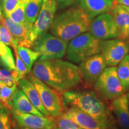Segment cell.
<instances>
[{"label": "cell", "instance_id": "ba28073f", "mask_svg": "<svg viewBox=\"0 0 129 129\" xmlns=\"http://www.w3.org/2000/svg\"><path fill=\"white\" fill-rule=\"evenodd\" d=\"M57 8L56 0H43V4L39 15L32 26L30 41L34 45L35 41L50 28Z\"/></svg>", "mask_w": 129, "mask_h": 129}, {"label": "cell", "instance_id": "9c48e42d", "mask_svg": "<svg viewBox=\"0 0 129 129\" xmlns=\"http://www.w3.org/2000/svg\"><path fill=\"white\" fill-rule=\"evenodd\" d=\"M88 32L94 38L103 41L119 36L117 24L109 12L100 14L92 19Z\"/></svg>", "mask_w": 129, "mask_h": 129}, {"label": "cell", "instance_id": "4316f807", "mask_svg": "<svg viewBox=\"0 0 129 129\" xmlns=\"http://www.w3.org/2000/svg\"><path fill=\"white\" fill-rule=\"evenodd\" d=\"M26 7V6H25V5H19L6 17H9L11 20L16 23L21 24L25 23Z\"/></svg>", "mask_w": 129, "mask_h": 129}, {"label": "cell", "instance_id": "9a60e30c", "mask_svg": "<svg viewBox=\"0 0 129 129\" xmlns=\"http://www.w3.org/2000/svg\"><path fill=\"white\" fill-rule=\"evenodd\" d=\"M109 13L117 24L119 36L118 38L125 40L129 36V14L120 4L114 0Z\"/></svg>", "mask_w": 129, "mask_h": 129}, {"label": "cell", "instance_id": "ab89813d", "mask_svg": "<svg viewBox=\"0 0 129 129\" xmlns=\"http://www.w3.org/2000/svg\"><path fill=\"white\" fill-rule=\"evenodd\" d=\"M126 95H127V99H128V106H129V93H128L127 94H126Z\"/></svg>", "mask_w": 129, "mask_h": 129}, {"label": "cell", "instance_id": "484cf974", "mask_svg": "<svg viewBox=\"0 0 129 129\" xmlns=\"http://www.w3.org/2000/svg\"><path fill=\"white\" fill-rule=\"evenodd\" d=\"M0 64L2 65L3 68H7L9 70L14 71L16 69V64L13 55L9 47L6 52L0 56Z\"/></svg>", "mask_w": 129, "mask_h": 129}, {"label": "cell", "instance_id": "e0dca14e", "mask_svg": "<svg viewBox=\"0 0 129 129\" xmlns=\"http://www.w3.org/2000/svg\"><path fill=\"white\" fill-rule=\"evenodd\" d=\"M111 108L122 129H129V106L127 95L123 94L111 103Z\"/></svg>", "mask_w": 129, "mask_h": 129}, {"label": "cell", "instance_id": "836d02e7", "mask_svg": "<svg viewBox=\"0 0 129 129\" xmlns=\"http://www.w3.org/2000/svg\"><path fill=\"white\" fill-rule=\"evenodd\" d=\"M12 124L13 125V127L12 129H30V128H26V127H19L17 125H16L14 124H13L12 122Z\"/></svg>", "mask_w": 129, "mask_h": 129}, {"label": "cell", "instance_id": "8d00e7d4", "mask_svg": "<svg viewBox=\"0 0 129 129\" xmlns=\"http://www.w3.org/2000/svg\"><path fill=\"white\" fill-rule=\"evenodd\" d=\"M4 85L3 84H1L0 83V95H1V91H2V89H3V87H4Z\"/></svg>", "mask_w": 129, "mask_h": 129}, {"label": "cell", "instance_id": "3957f363", "mask_svg": "<svg viewBox=\"0 0 129 129\" xmlns=\"http://www.w3.org/2000/svg\"><path fill=\"white\" fill-rule=\"evenodd\" d=\"M62 98L64 108H77L111 127L106 105L94 91L68 90L63 92Z\"/></svg>", "mask_w": 129, "mask_h": 129}, {"label": "cell", "instance_id": "7bdbcfd3", "mask_svg": "<svg viewBox=\"0 0 129 129\" xmlns=\"http://www.w3.org/2000/svg\"><path fill=\"white\" fill-rule=\"evenodd\" d=\"M0 103H2V102H1V100H0Z\"/></svg>", "mask_w": 129, "mask_h": 129}, {"label": "cell", "instance_id": "5bb4252c", "mask_svg": "<svg viewBox=\"0 0 129 129\" xmlns=\"http://www.w3.org/2000/svg\"><path fill=\"white\" fill-rule=\"evenodd\" d=\"M62 114L71 119L83 129H111L108 125L100 122L77 108H65Z\"/></svg>", "mask_w": 129, "mask_h": 129}, {"label": "cell", "instance_id": "d6a6232c", "mask_svg": "<svg viewBox=\"0 0 129 129\" xmlns=\"http://www.w3.org/2000/svg\"><path fill=\"white\" fill-rule=\"evenodd\" d=\"M118 4L129 7V0H115Z\"/></svg>", "mask_w": 129, "mask_h": 129}, {"label": "cell", "instance_id": "ffe728a7", "mask_svg": "<svg viewBox=\"0 0 129 129\" xmlns=\"http://www.w3.org/2000/svg\"><path fill=\"white\" fill-rule=\"evenodd\" d=\"M14 47L16 48L19 56L25 64L29 71L30 72L32 66L34 64V63L36 62L37 59L40 57L39 54L37 51L32 50L30 48L19 46Z\"/></svg>", "mask_w": 129, "mask_h": 129}, {"label": "cell", "instance_id": "74e56055", "mask_svg": "<svg viewBox=\"0 0 129 129\" xmlns=\"http://www.w3.org/2000/svg\"><path fill=\"white\" fill-rule=\"evenodd\" d=\"M3 107H6V106H5L3 104V103H0V109H1V108H3Z\"/></svg>", "mask_w": 129, "mask_h": 129}, {"label": "cell", "instance_id": "4dcf8cb0", "mask_svg": "<svg viewBox=\"0 0 129 129\" xmlns=\"http://www.w3.org/2000/svg\"><path fill=\"white\" fill-rule=\"evenodd\" d=\"M1 9L4 16H7L17 6L20 5V0H6L1 4Z\"/></svg>", "mask_w": 129, "mask_h": 129}, {"label": "cell", "instance_id": "30bf717a", "mask_svg": "<svg viewBox=\"0 0 129 129\" xmlns=\"http://www.w3.org/2000/svg\"><path fill=\"white\" fill-rule=\"evenodd\" d=\"M10 109L12 122L17 126L30 129H55V122L52 118Z\"/></svg>", "mask_w": 129, "mask_h": 129}, {"label": "cell", "instance_id": "f1b7e54d", "mask_svg": "<svg viewBox=\"0 0 129 129\" xmlns=\"http://www.w3.org/2000/svg\"><path fill=\"white\" fill-rule=\"evenodd\" d=\"M10 109L3 107L0 109V129H12Z\"/></svg>", "mask_w": 129, "mask_h": 129}, {"label": "cell", "instance_id": "f546056e", "mask_svg": "<svg viewBox=\"0 0 129 129\" xmlns=\"http://www.w3.org/2000/svg\"><path fill=\"white\" fill-rule=\"evenodd\" d=\"M0 42L6 46H12V47L14 46V39L10 32L1 23H0Z\"/></svg>", "mask_w": 129, "mask_h": 129}, {"label": "cell", "instance_id": "2e32d148", "mask_svg": "<svg viewBox=\"0 0 129 129\" xmlns=\"http://www.w3.org/2000/svg\"><path fill=\"white\" fill-rule=\"evenodd\" d=\"M17 83H18L19 88L28 97L32 104L44 116L51 118L49 113L45 108L44 105L42 102L38 91L35 85L33 84V83L28 78H25V77L19 80Z\"/></svg>", "mask_w": 129, "mask_h": 129}, {"label": "cell", "instance_id": "1f68e13d", "mask_svg": "<svg viewBox=\"0 0 129 129\" xmlns=\"http://www.w3.org/2000/svg\"><path fill=\"white\" fill-rule=\"evenodd\" d=\"M80 0H56V2L60 9H63L80 3Z\"/></svg>", "mask_w": 129, "mask_h": 129}, {"label": "cell", "instance_id": "e575fe53", "mask_svg": "<svg viewBox=\"0 0 129 129\" xmlns=\"http://www.w3.org/2000/svg\"><path fill=\"white\" fill-rule=\"evenodd\" d=\"M3 19H4V15H3L2 9H1V6H0V23H2Z\"/></svg>", "mask_w": 129, "mask_h": 129}, {"label": "cell", "instance_id": "277c9868", "mask_svg": "<svg viewBox=\"0 0 129 129\" xmlns=\"http://www.w3.org/2000/svg\"><path fill=\"white\" fill-rule=\"evenodd\" d=\"M102 41L94 38L88 32L81 34L72 39L68 45L67 59L75 63H80L101 53Z\"/></svg>", "mask_w": 129, "mask_h": 129}, {"label": "cell", "instance_id": "60d3db41", "mask_svg": "<svg viewBox=\"0 0 129 129\" xmlns=\"http://www.w3.org/2000/svg\"><path fill=\"white\" fill-rule=\"evenodd\" d=\"M126 43H127V46H128V52H129V40H128V41H127Z\"/></svg>", "mask_w": 129, "mask_h": 129}, {"label": "cell", "instance_id": "7c38bea8", "mask_svg": "<svg viewBox=\"0 0 129 129\" xmlns=\"http://www.w3.org/2000/svg\"><path fill=\"white\" fill-rule=\"evenodd\" d=\"M101 53L108 67H115L120 63L128 53V46L124 40L120 38L103 41Z\"/></svg>", "mask_w": 129, "mask_h": 129}, {"label": "cell", "instance_id": "d4e9b609", "mask_svg": "<svg viewBox=\"0 0 129 129\" xmlns=\"http://www.w3.org/2000/svg\"><path fill=\"white\" fill-rule=\"evenodd\" d=\"M17 88V83L14 84L12 86L4 85V87H3L1 95H0V100H1V102L9 109V102L12 99Z\"/></svg>", "mask_w": 129, "mask_h": 129}, {"label": "cell", "instance_id": "44dd1931", "mask_svg": "<svg viewBox=\"0 0 129 129\" xmlns=\"http://www.w3.org/2000/svg\"><path fill=\"white\" fill-rule=\"evenodd\" d=\"M43 0H30L25 10V22L33 26L41 11Z\"/></svg>", "mask_w": 129, "mask_h": 129}, {"label": "cell", "instance_id": "cb8c5ba5", "mask_svg": "<svg viewBox=\"0 0 129 129\" xmlns=\"http://www.w3.org/2000/svg\"><path fill=\"white\" fill-rule=\"evenodd\" d=\"M53 120L56 124L55 129H83L71 119L62 114Z\"/></svg>", "mask_w": 129, "mask_h": 129}, {"label": "cell", "instance_id": "5b68a950", "mask_svg": "<svg viewBox=\"0 0 129 129\" xmlns=\"http://www.w3.org/2000/svg\"><path fill=\"white\" fill-rule=\"evenodd\" d=\"M93 86L97 95L104 100L114 99L125 92L115 67L106 68Z\"/></svg>", "mask_w": 129, "mask_h": 129}, {"label": "cell", "instance_id": "d590c367", "mask_svg": "<svg viewBox=\"0 0 129 129\" xmlns=\"http://www.w3.org/2000/svg\"><path fill=\"white\" fill-rule=\"evenodd\" d=\"M121 6L122 7H123V9H124L125 10H126L127 12H128V13L129 14V7H126V6H122V5H121Z\"/></svg>", "mask_w": 129, "mask_h": 129}, {"label": "cell", "instance_id": "7a4b0ae2", "mask_svg": "<svg viewBox=\"0 0 129 129\" xmlns=\"http://www.w3.org/2000/svg\"><path fill=\"white\" fill-rule=\"evenodd\" d=\"M92 19L81 6L69 8L54 17L50 28L54 36L68 41L88 31Z\"/></svg>", "mask_w": 129, "mask_h": 129}, {"label": "cell", "instance_id": "f35d334b", "mask_svg": "<svg viewBox=\"0 0 129 129\" xmlns=\"http://www.w3.org/2000/svg\"><path fill=\"white\" fill-rule=\"evenodd\" d=\"M105 1H106V2L110 3V4H112L113 2H114V0H105Z\"/></svg>", "mask_w": 129, "mask_h": 129}, {"label": "cell", "instance_id": "8992f818", "mask_svg": "<svg viewBox=\"0 0 129 129\" xmlns=\"http://www.w3.org/2000/svg\"><path fill=\"white\" fill-rule=\"evenodd\" d=\"M28 78L37 88L42 102L50 117L54 118L60 116L64 111L62 95L58 94L56 90L42 82L32 74H28Z\"/></svg>", "mask_w": 129, "mask_h": 129}, {"label": "cell", "instance_id": "83f0119b", "mask_svg": "<svg viewBox=\"0 0 129 129\" xmlns=\"http://www.w3.org/2000/svg\"><path fill=\"white\" fill-rule=\"evenodd\" d=\"M14 50V53H15V56H16V69L15 71L17 72V80L18 82L19 80H20L21 79L25 78V75L27 74H29L30 73V72L29 71L27 67H26L25 64L24 63L23 61H22L20 56H19L18 53H17L16 48L14 47L13 48Z\"/></svg>", "mask_w": 129, "mask_h": 129}, {"label": "cell", "instance_id": "ac0fdd59", "mask_svg": "<svg viewBox=\"0 0 129 129\" xmlns=\"http://www.w3.org/2000/svg\"><path fill=\"white\" fill-rule=\"evenodd\" d=\"M9 109L13 108L22 112L44 116L30 102L28 97L20 88H17L12 99L9 103Z\"/></svg>", "mask_w": 129, "mask_h": 129}, {"label": "cell", "instance_id": "d6986e66", "mask_svg": "<svg viewBox=\"0 0 129 129\" xmlns=\"http://www.w3.org/2000/svg\"><path fill=\"white\" fill-rule=\"evenodd\" d=\"M80 4L92 19L100 14L109 12L112 4L105 0H80Z\"/></svg>", "mask_w": 129, "mask_h": 129}, {"label": "cell", "instance_id": "7402d4cb", "mask_svg": "<svg viewBox=\"0 0 129 129\" xmlns=\"http://www.w3.org/2000/svg\"><path fill=\"white\" fill-rule=\"evenodd\" d=\"M117 74L125 91H129V54H127L119 63Z\"/></svg>", "mask_w": 129, "mask_h": 129}, {"label": "cell", "instance_id": "6da1fadb", "mask_svg": "<svg viewBox=\"0 0 129 129\" xmlns=\"http://www.w3.org/2000/svg\"><path fill=\"white\" fill-rule=\"evenodd\" d=\"M31 74L59 92L71 90L83 83L79 67L59 59H39L34 63Z\"/></svg>", "mask_w": 129, "mask_h": 129}, {"label": "cell", "instance_id": "4fadbf2b", "mask_svg": "<svg viewBox=\"0 0 129 129\" xmlns=\"http://www.w3.org/2000/svg\"><path fill=\"white\" fill-rule=\"evenodd\" d=\"M1 24L4 25L10 32L14 39V46L32 47L33 44L30 41V34L33 26L26 22L23 24L16 23L6 16H4Z\"/></svg>", "mask_w": 129, "mask_h": 129}, {"label": "cell", "instance_id": "b9f144b4", "mask_svg": "<svg viewBox=\"0 0 129 129\" xmlns=\"http://www.w3.org/2000/svg\"><path fill=\"white\" fill-rule=\"evenodd\" d=\"M5 1H6V0H0V2H1V4H2V3H4Z\"/></svg>", "mask_w": 129, "mask_h": 129}, {"label": "cell", "instance_id": "ee69618b", "mask_svg": "<svg viewBox=\"0 0 129 129\" xmlns=\"http://www.w3.org/2000/svg\"><path fill=\"white\" fill-rule=\"evenodd\" d=\"M128 39H129V36H128Z\"/></svg>", "mask_w": 129, "mask_h": 129}, {"label": "cell", "instance_id": "603a6c76", "mask_svg": "<svg viewBox=\"0 0 129 129\" xmlns=\"http://www.w3.org/2000/svg\"><path fill=\"white\" fill-rule=\"evenodd\" d=\"M17 83V74L15 70L11 71L4 68L0 69V83L12 86L14 84Z\"/></svg>", "mask_w": 129, "mask_h": 129}, {"label": "cell", "instance_id": "8fae6325", "mask_svg": "<svg viewBox=\"0 0 129 129\" xmlns=\"http://www.w3.org/2000/svg\"><path fill=\"white\" fill-rule=\"evenodd\" d=\"M106 63L102 54H97L89 57L80 63V69L83 76V82L85 87H90L106 69Z\"/></svg>", "mask_w": 129, "mask_h": 129}, {"label": "cell", "instance_id": "52a82bcc", "mask_svg": "<svg viewBox=\"0 0 129 129\" xmlns=\"http://www.w3.org/2000/svg\"><path fill=\"white\" fill-rule=\"evenodd\" d=\"M68 41L46 33L37 39L32 48L39 54V59H60L66 54Z\"/></svg>", "mask_w": 129, "mask_h": 129}]
</instances>
